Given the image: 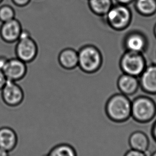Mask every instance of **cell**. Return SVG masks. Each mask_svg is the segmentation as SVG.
Returning <instances> with one entry per match:
<instances>
[{
	"label": "cell",
	"mask_w": 156,
	"mask_h": 156,
	"mask_svg": "<svg viewBox=\"0 0 156 156\" xmlns=\"http://www.w3.org/2000/svg\"><path fill=\"white\" fill-rule=\"evenodd\" d=\"M132 101L129 96L122 93L115 94L105 104V113L108 118L116 123L126 122L131 117Z\"/></svg>",
	"instance_id": "6da1fadb"
},
{
	"label": "cell",
	"mask_w": 156,
	"mask_h": 156,
	"mask_svg": "<svg viewBox=\"0 0 156 156\" xmlns=\"http://www.w3.org/2000/svg\"><path fill=\"white\" fill-rule=\"evenodd\" d=\"M156 116V103L152 98L141 95L132 101L131 117L140 124L151 121Z\"/></svg>",
	"instance_id": "7a4b0ae2"
},
{
	"label": "cell",
	"mask_w": 156,
	"mask_h": 156,
	"mask_svg": "<svg viewBox=\"0 0 156 156\" xmlns=\"http://www.w3.org/2000/svg\"><path fill=\"white\" fill-rule=\"evenodd\" d=\"M78 65L82 71L92 74L101 67L103 58L101 51L93 45H86L78 51Z\"/></svg>",
	"instance_id": "3957f363"
},
{
	"label": "cell",
	"mask_w": 156,
	"mask_h": 156,
	"mask_svg": "<svg viewBox=\"0 0 156 156\" xmlns=\"http://www.w3.org/2000/svg\"><path fill=\"white\" fill-rule=\"evenodd\" d=\"M104 17L110 28L117 31H122L130 25L132 13L128 6L117 3L113 5Z\"/></svg>",
	"instance_id": "277c9868"
},
{
	"label": "cell",
	"mask_w": 156,
	"mask_h": 156,
	"mask_svg": "<svg viewBox=\"0 0 156 156\" xmlns=\"http://www.w3.org/2000/svg\"><path fill=\"white\" fill-rule=\"evenodd\" d=\"M16 57L26 64L34 61L38 54V46L27 30L21 32L15 46Z\"/></svg>",
	"instance_id": "5b68a950"
},
{
	"label": "cell",
	"mask_w": 156,
	"mask_h": 156,
	"mask_svg": "<svg viewBox=\"0 0 156 156\" xmlns=\"http://www.w3.org/2000/svg\"><path fill=\"white\" fill-rule=\"evenodd\" d=\"M119 66L122 73L139 78L147 64L143 54L125 51L120 58Z\"/></svg>",
	"instance_id": "8992f818"
},
{
	"label": "cell",
	"mask_w": 156,
	"mask_h": 156,
	"mask_svg": "<svg viewBox=\"0 0 156 156\" xmlns=\"http://www.w3.org/2000/svg\"><path fill=\"white\" fill-rule=\"evenodd\" d=\"M2 99L9 106L20 105L24 99V92L17 82L8 80L1 90Z\"/></svg>",
	"instance_id": "52a82bcc"
},
{
	"label": "cell",
	"mask_w": 156,
	"mask_h": 156,
	"mask_svg": "<svg viewBox=\"0 0 156 156\" xmlns=\"http://www.w3.org/2000/svg\"><path fill=\"white\" fill-rule=\"evenodd\" d=\"M3 71L8 80L17 82L27 74V64L16 57L8 58Z\"/></svg>",
	"instance_id": "ba28073f"
},
{
	"label": "cell",
	"mask_w": 156,
	"mask_h": 156,
	"mask_svg": "<svg viewBox=\"0 0 156 156\" xmlns=\"http://www.w3.org/2000/svg\"><path fill=\"white\" fill-rule=\"evenodd\" d=\"M23 30L21 23L15 18L2 24L0 26V38L5 43H14L19 40Z\"/></svg>",
	"instance_id": "9c48e42d"
},
{
	"label": "cell",
	"mask_w": 156,
	"mask_h": 156,
	"mask_svg": "<svg viewBox=\"0 0 156 156\" xmlns=\"http://www.w3.org/2000/svg\"><path fill=\"white\" fill-rule=\"evenodd\" d=\"M139 80L142 91L149 95H156V64L147 66Z\"/></svg>",
	"instance_id": "30bf717a"
},
{
	"label": "cell",
	"mask_w": 156,
	"mask_h": 156,
	"mask_svg": "<svg viewBox=\"0 0 156 156\" xmlns=\"http://www.w3.org/2000/svg\"><path fill=\"white\" fill-rule=\"evenodd\" d=\"M147 40L144 34L138 32L129 33L125 38V51L143 54L147 47Z\"/></svg>",
	"instance_id": "8fae6325"
},
{
	"label": "cell",
	"mask_w": 156,
	"mask_h": 156,
	"mask_svg": "<svg viewBox=\"0 0 156 156\" xmlns=\"http://www.w3.org/2000/svg\"><path fill=\"white\" fill-rule=\"evenodd\" d=\"M117 84L120 93L127 96L134 95L140 88L139 78L125 73L118 78Z\"/></svg>",
	"instance_id": "7c38bea8"
},
{
	"label": "cell",
	"mask_w": 156,
	"mask_h": 156,
	"mask_svg": "<svg viewBox=\"0 0 156 156\" xmlns=\"http://www.w3.org/2000/svg\"><path fill=\"white\" fill-rule=\"evenodd\" d=\"M58 61L66 70H73L78 65V51L71 48L64 49L59 54Z\"/></svg>",
	"instance_id": "4fadbf2b"
},
{
	"label": "cell",
	"mask_w": 156,
	"mask_h": 156,
	"mask_svg": "<svg viewBox=\"0 0 156 156\" xmlns=\"http://www.w3.org/2000/svg\"><path fill=\"white\" fill-rule=\"evenodd\" d=\"M17 133L8 127L0 128V148L8 151L13 150L18 143Z\"/></svg>",
	"instance_id": "5bb4252c"
},
{
	"label": "cell",
	"mask_w": 156,
	"mask_h": 156,
	"mask_svg": "<svg viewBox=\"0 0 156 156\" xmlns=\"http://www.w3.org/2000/svg\"><path fill=\"white\" fill-rule=\"evenodd\" d=\"M129 143L132 149L146 152L150 147V139L144 132L135 131L129 136Z\"/></svg>",
	"instance_id": "9a60e30c"
},
{
	"label": "cell",
	"mask_w": 156,
	"mask_h": 156,
	"mask_svg": "<svg viewBox=\"0 0 156 156\" xmlns=\"http://www.w3.org/2000/svg\"><path fill=\"white\" fill-rule=\"evenodd\" d=\"M88 5L94 14L100 17H105L114 3L112 0H88Z\"/></svg>",
	"instance_id": "2e32d148"
},
{
	"label": "cell",
	"mask_w": 156,
	"mask_h": 156,
	"mask_svg": "<svg viewBox=\"0 0 156 156\" xmlns=\"http://www.w3.org/2000/svg\"><path fill=\"white\" fill-rule=\"evenodd\" d=\"M134 7L144 17H151L156 13V0H134Z\"/></svg>",
	"instance_id": "e0dca14e"
},
{
	"label": "cell",
	"mask_w": 156,
	"mask_h": 156,
	"mask_svg": "<svg viewBox=\"0 0 156 156\" xmlns=\"http://www.w3.org/2000/svg\"><path fill=\"white\" fill-rule=\"evenodd\" d=\"M43 156H77V154L73 146L62 143L55 146L48 154Z\"/></svg>",
	"instance_id": "ac0fdd59"
},
{
	"label": "cell",
	"mask_w": 156,
	"mask_h": 156,
	"mask_svg": "<svg viewBox=\"0 0 156 156\" xmlns=\"http://www.w3.org/2000/svg\"><path fill=\"white\" fill-rule=\"evenodd\" d=\"M16 11L12 6L4 4L0 6V22L2 23L15 18Z\"/></svg>",
	"instance_id": "d6986e66"
},
{
	"label": "cell",
	"mask_w": 156,
	"mask_h": 156,
	"mask_svg": "<svg viewBox=\"0 0 156 156\" xmlns=\"http://www.w3.org/2000/svg\"><path fill=\"white\" fill-rule=\"evenodd\" d=\"M31 0H11V2L15 6L20 8L27 6L30 4Z\"/></svg>",
	"instance_id": "ffe728a7"
},
{
	"label": "cell",
	"mask_w": 156,
	"mask_h": 156,
	"mask_svg": "<svg viewBox=\"0 0 156 156\" xmlns=\"http://www.w3.org/2000/svg\"><path fill=\"white\" fill-rule=\"evenodd\" d=\"M124 156H147L146 152H142L137 150H133L131 149L127 151Z\"/></svg>",
	"instance_id": "44dd1931"
},
{
	"label": "cell",
	"mask_w": 156,
	"mask_h": 156,
	"mask_svg": "<svg viewBox=\"0 0 156 156\" xmlns=\"http://www.w3.org/2000/svg\"><path fill=\"white\" fill-rule=\"evenodd\" d=\"M8 79L2 70H0V91L2 90L6 84Z\"/></svg>",
	"instance_id": "7402d4cb"
},
{
	"label": "cell",
	"mask_w": 156,
	"mask_h": 156,
	"mask_svg": "<svg viewBox=\"0 0 156 156\" xmlns=\"http://www.w3.org/2000/svg\"><path fill=\"white\" fill-rule=\"evenodd\" d=\"M8 58L3 55H0V70H3Z\"/></svg>",
	"instance_id": "603a6c76"
},
{
	"label": "cell",
	"mask_w": 156,
	"mask_h": 156,
	"mask_svg": "<svg viewBox=\"0 0 156 156\" xmlns=\"http://www.w3.org/2000/svg\"><path fill=\"white\" fill-rule=\"evenodd\" d=\"M151 132L152 139L156 143V120L152 124Z\"/></svg>",
	"instance_id": "cb8c5ba5"
},
{
	"label": "cell",
	"mask_w": 156,
	"mask_h": 156,
	"mask_svg": "<svg viewBox=\"0 0 156 156\" xmlns=\"http://www.w3.org/2000/svg\"><path fill=\"white\" fill-rule=\"evenodd\" d=\"M118 4H123L126 6H129V4L132 3L134 0H115Z\"/></svg>",
	"instance_id": "d4e9b609"
},
{
	"label": "cell",
	"mask_w": 156,
	"mask_h": 156,
	"mask_svg": "<svg viewBox=\"0 0 156 156\" xmlns=\"http://www.w3.org/2000/svg\"><path fill=\"white\" fill-rule=\"evenodd\" d=\"M9 151L0 148V156H9Z\"/></svg>",
	"instance_id": "484cf974"
},
{
	"label": "cell",
	"mask_w": 156,
	"mask_h": 156,
	"mask_svg": "<svg viewBox=\"0 0 156 156\" xmlns=\"http://www.w3.org/2000/svg\"><path fill=\"white\" fill-rule=\"evenodd\" d=\"M154 37L156 39V23L154 26Z\"/></svg>",
	"instance_id": "4316f807"
},
{
	"label": "cell",
	"mask_w": 156,
	"mask_h": 156,
	"mask_svg": "<svg viewBox=\"0 0 156 156\" xmlns=\"http://www.w3.org/2000/svg\"><path fill=\"white\" fill-rule=\"evenodd\" d=\"M150 156H156V150L154 151V152H153Z\"/></svg>",
	"instance_id": "83f0119b"
},
{
	"label": "cell",
	"mask_w": 156,
	"mask_h": 156,
	"mask_svg": "<svg viewBox=\"0 0 156 156\" xmlns=\"http://www.w3.org/2000/svg\"><path fill=\"white\" fill-rule=\"evenodd\" d=\"M3 1H4V0H0V4H1V3H2V2H3Z\"/></svg>",
	"instance_id": "f1b7e54d"
}]
</instances>
